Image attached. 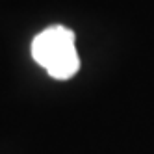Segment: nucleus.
Wrapping results in <instances>:
<instances>
[{"label": "nucleus", "instance_id": "1", "mask_svg": "<svg viewBox=\"0 0 154 154\" xmlns=\"http://www.w3.org/2000/svg\"><path fill=\"white\" fill-rule=\"evenodd\" d=\"M32 56L56 80H69L80 69L74 32L67 26H50L32 41Z\"/></svg>", "mask_w": 154, "mask_h": 154}]
</instances>
